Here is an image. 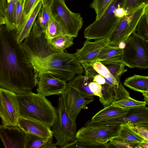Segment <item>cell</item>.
Returning a JSON list of instances; mask_svg holds the SVG:
<instances>
[{
    "label": "cell",
    "instance_id": "6da1fadb",
    "mask_svg": "<svg viewBox=\"0 0 148 148\" xmlns=\"http://www.w3.org/2000/svg\"><path fill=\"white\" fill-rule=\"evenodd\" d=\"M13 31L1 27L0 88L20 94L32 91L38 79Z\"/></svg>",
    "mask_w": 148,
    "mask_h": 148
},
{
    "label": "cell",
    "instance_id": "7a4b0ae2",
    "mask_svg": "<svg viewBox=\"0 0 148 148\" xmlns=\"http://www.w3.org/2000/svg\"><path fill=\"white\" fill-rule=\"evenodd\" d=\"M29 61L38 79L42 74L48 73L66 82L84 71L83 67L74 54L64 51L55 52L45 58H35Z\"/></svg>",
    "mask_w": 148,
    "mask_h": 148
},
{
    "label": "cell",
    "instance_id": "3957f363",
    "mask_svg": "<svg viewBox=\"0 0 148 148\" xmlns=\"http://www.w3.org/2000/svg\"><path fill=\"white\" fill-rule=\"evenodd\" d=\"M20 117L52 127L56 117V108L45 97L32 91L16 94Z\"/></svg>",
    "mask_w": 148,
    "mask_h": 148
},
{
    "label": "cell",
    "instance_id": "277c9868",
    "mask_svg": "<svg viewBox=\"0 0 148 148\" xmlns=\"http://www.w3.org/2000/svg\"><path fill=\"white\" fill-rule=\"evenodd\" d=\"M56 117L52 126L53 136L60 148H65L77 140L76 121L67 111L60 96L58 101Z\"/></svg>",
    "mask_w": 148,
    "mask_h": 148
},
{
    "label": "cell",
    "instance_id": "5b68a950",
    "mask_svg": "<svg viewBox=\"0 0 148 148\" xmlns=\"http://www.w3.org/2000/svg\"><path fill=\"white\" fill-rule=\"evenodd\" d=\"M121 60L130 68H148V45L142 37L134 33L125 43Z\"/></svg>",
    "mask_w": 148,
    "mask_h": 148
},
{
    "label": "cell",
    "instance_id": "8992f818",
    "mask_svg": "<svg viewBox=\"0 0 148 148\" xmlns=\"http://www.w3.org/2000/svg\"><path fill=\"white\" fill-rule=\"evenodd\" d=\"M121 125H85L77 132L76 138L77 140L87 144L109 148L108 142L118 135Z\"/></svg>",
    "mask_w": 148,
    "mask_h": 148
},
{
    "label": "cell",
    "instance_id": "52a82bcc",
    "mask_svg": "<svg viewBox=\"0 0 148 148\" xmlns=\"http://www.w3.org/2000/svg\"><path fill=\"white\" fill-rule=\"evenodd\" d=\"M123 1V0H112L101 16L85 29L84 38L89 40L108 38L120 19L115 16L114 12Z\"/></svg>",
    "mask_w": 148,
    "mask_h": 148
},
{
    "label": "cell",
    "instance_id": "ba28073f",
    "mask_svg": "<svg viewBox=\"0 0 148 148\" xmlns=\"http://www.w3.org/2000/svg\"><path fill=\"white\" fill-rule=\"evenodd\" d=\"M21 45L29 60L44 58L55 52L49 45L45 32L39 27L36 21L30 34Z\"/></svg>",
    "mask_w": 148,
    "mask_h": 148
},
{
    "label": "cell",
    "instance_id": "9c48e42d",
    "mask_svg": "<svg viewBox=\"0 0 148 148\" xmlns=\"http://www.w3.org/2000/svg\"><path fill=\"white\" fill-rule=\"evenodd\" d=\"M51 7L53 16L61 24L66 34L76 37L83 25L80 14L71 11L64 0H54Z\"/></svg>",
    "mask_w": 148,
    "mask_h": 148
},
{
    "label": "cell",
    "instance_id": "30bf717a",
    "mask_svg": "<svg viewBox=\"0 0 148 148\" xmlns=\"http://www.w3.org/2000/svg\"><path fill=\"white\" fill-rule=\"evenodd\" d=\"M145 7L120 18L108 38V45L119 46L125 42L135 32L138 23L144 14Z\"/></svg>",
    "mask_w": 148,
    "mask_h": 148
},
{
    "label": "cell",
    "instance_id": "8fae6325",
    "mask_svg": "<svg viewBox=\"0 0 148 148\" xmlns=\"http://www.w3.org/2000/svg\"><path fill=\"white\" fill-rule=\"evenodd\" d=\"M0 116L3 125H18L20 116L16 94L0 88Z\"/></svg>",
    "mask_w": 148,
    "mask_h": 148
},
{
    "label": "cell",
    "instance_id": "7c38bea8",
    "mask_svg": "<svg viewBox=\"0 0 148 148\" xmlns=\"http://www.w3.org/2000/svg\"><path fill=\"white\" fill-rule=\"evenodd\" d=\"M60 95L67 111L75 121L82 110L87 109V105L94 101V99L86 98L75 89L67 86Z\"/></svg>",
    "mask_w": 148,
    "mask_h": 148
},
{
    "label": "cell",
    "instance_id": "4fadbf2b",
    "mask_svg": "<svg viewBox=\"0 0 148 148\" xmlns=\"http://www.w3.org/2000/svg\"><path fill=\"white\" fill-rule=\"evenodd\" d=\"M108 38L97 40L93 42L87 39L83 47L76 50L74 55L82 64H91L96 61L101 50L108 45Z\"/></svg>",
    "mask_w": 148,
    "mask_h": 148
},
{
    "label": "cell",
    "instance_id": "5bb4252c",
    "mask_svg": "<svg viewBox=\"0 0 148 148\" xmlns=\"http://www.w3.org/2000/svg\"><path fill=\"white\" fill-rule=\"evenodd\" d=\"M38 93L47 97L60 95L66 87V82L48 73L42 74L38 78Z\"/></svg>",
    "mask_w": 148,
    "mask_h": 148
},
{
    "label": "cell",
    "instance_id": "9a60e30c",
    "mask_svg": "<svg viewBox=\"0 0 148 148\" xmlns=\"http://www.w3.org/2000/svg\"><path fill=\"white\" fill-rule=\"evenodd\" d=\"M0 137L5 148H24L25 133L18 125H0Z\"/></svg>",
    "mask_w": 148,
    "mask_h": 148
},
{
    "label": "cell",
    "instance_id": "2e32d148",
    "mask_svg": "<svg viewBox=\"0 0 148 148\" xmlns=\"http://www.w3.org/2000/svg\"><path fill=\"white\" fill-rule=\"evenodd\" d=\"M134 131L128 124H123L118 135L110 141L118 148H138V144L145 139Z\"/></svg>",
    "mask_w": 148,
    "mask_h": 148
},
{
    "label": "cell",
    "instance_id": "e0dca14e",
    "mask_svg": "<svg viewBox=\"0 0 148 148\" xmlns=\"http://www.w3.org/2000/svg\"><path fill=\"white\" fill-rule=\"evenodd\" d=\"M18 126L25 133L46 138L53 136L51 127L42 123L20 117Z\"/></svg>",
    "mask_w": 148,
    "mask_h": 148
},
{
    "label": "cell",
    "instance_id": "ac0fdd59",
    "mask_svg": "<svg viewBox=\"0 0 148 148\" xmlns=\"http://www.w3.org/2000/svg\"><path fill=\"white\" fill-rule=\"evenodd\" d=\"M15 3L13 0H0V24L8 31H16L14 23Z\"/></svg>",
    "mask_w": 148,
    "mask_h": 148
},
{
    "label": "cell",
    "instance_id": "d6986e66",
    "mask_svg": "<svg viewBox=\"0 0 148 148\" xmlns=\"http://www.w3.org/2000/svg\"><path fill=\"white\" fill-rule=\"evenodd\" d=\"M121 124L137 125L148 123V107L142 106L129 109L121 116Z\"/></svg>",
    "mask_w": 148,
    "mask_h": 148
},
{
    "label": "cell",
    "instance_id": "ffe728a7",
    "mask_svg": "<svg viewBox=\"0 0 148 148\" xmlns=\"http://www.w3.org/2000/svg\"><path fill=\"white\" fill-rule=\"evenodd\" d=\"M42 5V0L37 4L27 18L16 31V38L18 42L21 43L30 34Z\"/></svg>",
    "mask_w": 148,
    "mask_h": 148
},
{
    "label": "cell",
    "instance_id": "44dd1931",
    "mask_svg": "<svg viewBox=\"0 0 148 148\" xmlns=\"http://www.w3.org/2000/svg\"><path fill=\"white\" fill-rule=\"evenodd\" d=\"M90 82L86 75H78L66 83V86L75 89L86 98L93 99L95 95L89 86Z\"/></svg>",
    "mask_w": 148,
    "mask_h": 148
},
{
    "label": "cell",
    "instance_id": "7402d4cb",
    "mask_svg": "<svg viewBox=\"0 0 148 148\" xmlns=\"http://www.w3.org/2000/svg\"><path fill=\"white\" fill-rule=\"evenodd\" d=\"M57 146L53 138H44L25 133L24 148H55Z\"/></svg>",
    "mask_w": 148,
    "mask_h": 148
},
{
    "label": "cell",
    "instance_id": "603a6c76",
    "mask_svg": "<svg viewBox=\"0 0 148 148\" xmlns=\"http://www.w3.org/2000/svg\"><path fill=\"white\" fill-rule=\"evenodd\" d=\"M128 110L112 104L96 113L91 120L98 121L121 116L125 114Z\"/></svg>",
    "mask_w": 148,
    "mask_h": 148
},
{
    "label": "cell",
    "instance_id": "cb8c5ba5",
    "mask_svg": "<svg viewBox=\"0 0 148 148\" xmlns=\"http://www.w3.org/2000/svg\"><path fill=\"white\" fill-rule=\"evenodd\" d=\"M124 85L130 89L142 93H148V76L135 74L126 78Z\"/></svg>",
    "mask_w": 148,
    "mask_h": 148
},
{
    "label": "cell",
    "instance_id": "d4e9b609",
    "mask_svg": "<svg viewBox=\"0 0 148 148\" xmlns=\"http://www.w3.org/2000/svg\"><path fill=\"white\" fill-rule=\"evenodd\" d=\"M73 37L65 34L55 37L49 42L54 52H62L73 44Z\"/></svg>",
    "mask_w": 148,
    "mask_h": 148
},
{
    "label": "cell",
    "instance_id": "484cf974",
    "mask_svg": "<svg viewBox=\"0 0 148 148\" xmlns=\"http://www.w3.org/2000/svg\"><path fill=\"white\" fill-rule=\"evenodd\" d=\"M123 48L119 46L108 45L101 51L96 61L121 60Z\"/></svg>",
    "mask_w": 148,
    "mask_h": 148
},
{
    "label": "cell",
    "instance_id": "4316f807",
    "mask_svg": "<svg viewBox=\"0 0 148 148\" xmlns=\"http://www.w3.org/2000/svg\"><path fill=\"white\" fill-rule=\"evenodd\" d=\"M108 69L110 73L118 81L120 80V77L127 71L125 69V65L121 60H111L100 61Z\"/></svg>",
    "mask_w": 148,
    "mask_h": 148
},
{
    "label": "cell",
    "instance_id": "83f0119b",
    "mask_svg": "<svg viewBox=\"0 0 148 148\" xmlns=\"http://www.w3.org/2000/svg\"><path fill=\"white\" fill-rule=\"evenodd\" d=\"M45 33L49 42L55 37L66 34L61 24L53 15L48 23Z\"/></svg>",
    "mask_w": 148,
    "mask_h": 148
},
{
    "label": "cell",
    "instance_id": "f1b7e54d",
    "mask_svg": "<svg viewBox=\"0 0 148 148\" xmlns=\"http://www.w3.org/2000/svg\"><path fill=\"white\" fill-rule=\"evenodd\" d=\"M101 86V96L99 97V101L104 108L112 104L115 99L114 87L115 85L112 86L106 83Z\"/></svg>",
    "mask_w": 148,
    "mask_h": 148
},
{
    "label": "cell",
    "instance_id": "f546056e",
    "mask_svg": "<svg viewBox=\"0 0 148 148\" xmlns=\"http://www.w3.org/2000/svg\"><path fill=\"white\" fill-rule=\"evenodd\" d=\"M148 5V0H123L122 7L128 15Z\"/></svg>",
    "mask_w": 148,
    "mask_h": 148
},
{
    "label": "cell",
    "instance_id": "4dcf8cb0",
    "mask_svg": "<svg viewBox=\"0 0 148 148\" xmlns=\"http://www.w3.org/2000/svg\"><path fill=\"white\" fill-rule=\"evenodd\" d=\"M112 104L125 109H129L147 105L145 101H140L134 99L130 97L113 102Z\"/></svg>",
    "mask_w": 148,
    "mask_h": 148
},
{
    "label": "cell",
    "instance_id": "1f68e13d",
    "mask_svg": "<svg viewBox=\"0 0 148 148\" xmlns=\"http://www.w3.org/2000/svg\"><path fill=\"white\" fill-rule=\"evenodd\" d=\"M92 65L98 73L106 78L114 85H118L120 80L117 81L110 73L107 68L100 61H95Z\"/></svg>",
    "mask_w": 148,
    "mask_h": 148
},
{
    "label": "cell",
    "instance_id": "d6a6232c",
    "mask_svg": "<svg viewBox=\"0 0 148 148\" xmlns=\"http://www.w3.org/2000/svg\"><path fill=\"white\" fill-rule=\"evenodd\" d=\"M23 6V0H18L15 3L14 19L16 31L22 22Z\"/></svg>",
    "mask_w": 148,
    "mask_h": 148
},
{
    "label": "cell",
    "instance_id": "836d02e7",
    "mask_svg": "<svg viewBox=\"0 0 148 148\" xmlns=\"http://www.w3.org/2000/svg\"><path fill=\"white\" fill-rule=\"evenodd\" d=\"M136 31L138 35L144 39L148 45V24L144 14L138 23Z\"/></svg>",
    "mask_w": 148,
    "mask_h": 148
},
{
    "label": "cell",
    "instance_id": "e575fe53",
    "mask_svg": "<svg viewBox=\"0 0 148 148\" xmlns=\"http://www.w3.org/2000/svg\"><path fill=\"white\" fill-rule=\"evenodd\" d=\"M42 0H23V17L22 23L27 18L37 4Z\"/></svg>",
    "mask_w": 148,
    "mask_h": 148
},
{
    "label": "cell",
    "instance_id": "d590c367",
    "mask_svg": "<svg viewBox=\"0 0 148 148\" xmlns=\"http://www.w3.org/2000/svg\"><path fill=\"white\" fill-rule=\"evenodd\" d=\"M85 72V75L88 76L90 81L92 82L95 76L99 73L94 69L91 64H82Z\"/></svg>",
    "mask_w": 148,
    "mask_h": 148
},
{
    "label": "cell",
    "instance_id": "8d00e7d4",
    "mask_svg": "<svg viewBox=\"0 0 148 148\" xmlns=\"http://www.w3.org/2000/svg\"><path fill=\"white\" fill-rule=\"evenodd\" d=\"M129 125L131 129L135 132L145 139L148 140V130H147L137 125L129 124Z\"/></svg>",
    "mask_w": 148,
    "mask_h": 148
},
{
    "label": "cell",
    "instance_id": "74e56055",
    "mask_svg": "<svg viewBox=\"0 0 148 148\" xmlns=\"http://www.w3.org/2000/svg\"><path fill=\"white\" fill-rule=\"evenodd\" d=\"M90 88L95 96L100 97L101 96L102 86L100 84L94 82H91L89 84Z\"/></svg>",
    "mask_w": 148,
    "mask_h": 148
},
{
    "label": "cell",
    "instance_id": "f35d334b",
    "mask_svg": "<svg viewBox=\"0 0 148 148\" xmlns=\"http://www.w3.org/2000/svg\"><path fill=\"white\" fill-rule=\"evenodd\" d=\"M40 11L43 17L49 23L53 16L51 6L42 5Z\"/></svg>",
    "mask_w": 148,
    "mask_h": 148
},
{
    "label": "cell",
    "instance_id": "ab89813d",
    "mask_svg": "<svg viewBox=\"0 0 148 148\" xmlns=\"http://www.w3.org/2000/svg\"><path fill=\"white\" fill-rule=\"evenodd\" d=\"M99 148L97 146L90 145L81 142L77 140L73 143L66 146L65 148Z\"/></svg>",
    "mask_w": 148,
    "mask_h": 148
},
{
    "label": "cell",
    "instance_id": "60d3db41",
    "mask_svg": "<svg viewBox=\"0 0 148 148\" xmlns=\"http://www.w3.org/2000/svg\"><path fill=\"white\" fill-rule=\"evenodd\" d=\"M36 22L39 27L45 32L48 23L43 17L40 10L38 14L37 19Z\"/></svg>",
    "mask_w": 148,
    "mask_h": 148
},
{
    "label": "cell",
    "instance_id": "b9f144b4",
    "mask_svg": "<svg viewBox=\"0 0 148 148\" xmlns=\"http://www.w3.org/2000/svg\"><path fill=\"white\" fill-rule=\"evenodd\" d=\"M122 5V4H119L114 11L115 16L118 18H120L128 15L127 12Z\"/></svg>",
    "mask_w": 148,
    "mask_h": 148
},
{
    "label": "cell",
    "instance_id": "7bdbcfd3",
    "mask_svg": "<svg viewBox=\"0 0 148 148\" xmlns=\"http://www.w3.org/2000/svg\"><path fill=\"white\" fill-rule=\"evenodd\" d=\"M92 81L97 82L101 85H103L106 83L104 78L99 74L95 76Z\"/></svg>",
    "mask_w": 148,
    "mask_h": 148
},
{
    "label": "cell",
    "instance_id": "ee69618b",
    "mask_svg": "<svg viewBox=\"0 0 148 148\" xmlns=\"http://www.w3.org/2000/svg\"><path fill=\"white\" fill-rule=\"evenodd\" d=\"M103 1V0H93L91 4V7L96 12Z\"/></svg>",
    "mask_w": 148,
    "mask_h": 148
},
{
    "label": "cell",
    "instance_id": "f6af8a7d",
    "mask_svg": "<svg viewBox=\"0 0 148 148\" xmlns=\"http://www.w3.org/2000/svg\"><path fill=\"white\" fill-rule=\"evenodd\" d=\"M138 148H148V140L146 139L142 142L138 144Z\"/></svg>",
    "mask_w": 148,
    "mask_h": 148
},
{
    "label": "cell",
    "instance_id": "bcb514c9",
    "mask_svg": "<svg viewBox=\"0 0 148 148\" xmlns=\"http://www.w3.org/2000/svg\"><path fill=\"white\" fill-rule=\"evenodd\" d=\"M54 0H42V5L51 6Z\"/></svg>",
    "mask_w": 148,
    "mask_h": 148
},
{
    "label": "cell",
    "instance_id": "7dc6e473",
    "mask_svg": "<svg viewBox=\"0 0 148 148\" xmlns=\"http://www.w3.org/2000/svg\"><path fill=\"white\" fill-rule=\"evenodd\" d=\"M144 14L145 16L147 21L148 24V5L145 7Z\"/></svg>",
    "mask_w": 148,
    "mask_h": 148
},
{
    "label": "cell",
    "instance_id": "c3c4849f",
    "mask_svg": "<svg viewBox=\"0 0 148 148\" xmlns=\"http://www.w3.org/2000/svg\"><path fill=\"white\" fill-rule=\"evenodd\" d=\"M139 126L146 129L148 130V123H142L137 124Z\"/></svg>",
    "mask_w": 148,
    "mask_h": 148
},
{
    "label": "cell",
    "instance_id": "681fc988",
    "mask_svg": "<svg viewBox=\"0 0 148 148\" xmlns=\"http://www.w3.org/2000/svg\"><path fill=\"white\" fill-rule=\"evenodd\" d=\"M143 96H144V101L146 103L147 105H148V94L146 93Z\"/></svg>",
    "mask_w": 148,
    "mask_h": 148
},
{
    "label": "cell",
    "instance_id": "f907efd6",
    "mask_svg": "<svg viewBox=\"0 0 148 148\" xmlns=\"http://www.w3.org/2000/svg\"><path fill=\"white\" fill-rule=\"evenodd\" d=\"M14 1V3H16L17 1H18V0H13Z\"/></svg>",
    "mask_w": 148,
    "mask_h": 148
}]
</instances>
